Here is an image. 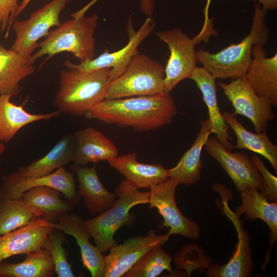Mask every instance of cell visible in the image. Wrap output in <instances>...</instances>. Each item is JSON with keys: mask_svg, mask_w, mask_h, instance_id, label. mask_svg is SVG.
Returning a JSON list of instances; mask_svg holds the SVG:
<instances>
[{"mask_svg": "<svg viewBox=\"0 0 277 277\" xmlns=\"http://www.w3.org/2000/svg\"><path fill=\"white\" fill-rule=\"evenodd\" d=\"M211 0H206V3L205 5V6L204 9V22L203 26V28H205L208 26H209L210 25H212L213 24L212 23V19H210L209 17V9L210 5Z\"/></svg>", "mask_w": 277, "mask_h": 277, "instance_id": "74e56055", "label": "cell"}, {"mask_svg": "<svg viewBox=\"0 0 277 277\" xmlns=\"http://www.w3.org/2000/svg\"><path fill=\"white\" fill-rule=\"evenodd\" d=\"M198 87L207 106L212 133L227 149L231 151L233 146L229 133V127L220 111L216 95L215 79L203 67L196 66L189 77Z\"/></svg>", "mask_w": 277, "mask_h": 277, "instance_id": "ffe728a7", "label": "cell"}, {"mask_svg": "<svg viewBox=\"0 0 277 277\" xmlns=\"http://www.w3.org/2000/svg\"><path fill=\"white\" fill-rule=\"evenodd\" d=\"M6 150V146L3 143L0 142V156L2 155Z\"/></svg>", "mask_w": 277, "mask_h": 277, "instance_id": "ab89813d", "label": "cell"}, {"mask_svg": "<svg viewBox=\"0 0 277 277\" xmlns=\"http://www.w3.org/2000/svg\"><path fill=\"white\" fill-rule=\"evenodd\" d=\"M169 236L168 233L158 235L155 230H150L146 236L131 238L122 244L113 246L105 256L103 277L123 276L144 254L154 247H161Z\"/></svg>", "mask_w": 277, "mask_h": 277, "instance_id": "4fadbf2b", "label": "cell"}, {"mask_svg": "<svg viewBox=\"0 0 277 277\" xmlns=\"http://www.w3.org/2000/svg\"><path fill=\"white\" fill-rule=\"evenodd\" d=\"M81 216L75 213L63 214L58 223H52L54 228L74 238L78 245L83 266L92 277H103L105 268V255L89 241V234L82 227Z\"/></svg>", "mask_w": 277, "mask_h": 277, "instance_id": "e0dca14e", "label": "cell"}, {"mask_svg": "<svg viewBox=\"0 0 277 277\" xmlns=\"http://www.w3.org/2000/svg\"><path fill=\"white\" fill-rule=\"evenodd\" d=\"M259 2L265 11L276 10L277 8V0H254Z\"/></svg>", "mask_w": 277, "mask_h": 277, "instance_id": "8d00e7d4", "label": "cell"}, {"mask_svg": "<svg viewBox=\"0 0 277 277\" xmlns=\"http://www.w3.org/2000/svg\"><path fill=\"white\" fill-rule=\"evenodd\" d=\"M251 160L260 172L263 180V188L260 191L269 202L277 199V178L265 166L263 161L258 156L253 155Z\"/></svg>", "mask_w": 277, "mask_h": 277, "instance_id": "836d02e7", "label": "cell"}, {"mask_svg": "<svg viewBox=\"0 0 277 277\" xmlns=\"http://www.w3.org/2000/svg\"><path fill=\"white\" fill-rule=\"evenodd\" d=\"M11 94H0V142L8 143L17 132L25 126L40 121H48L57 117L60 112L57 110L44 114L31 113L22 105L10 101Z\"/></svg>", "mask_w": 277, "mask_h": 277, "instance_id": "484cf974", "label": "cell"}, {"mask_svg": "<svg viewBox=\"0 0 277 277\" xmlns=\"http://www.w3.org/2000/svg\"><path fill=\"white\" fill-rule=\"evenodd\" d=\"M31 0H23L20 5H19L18 10L15 15V18H16L18 15L24 10L26 7Z\"/></svg>", "mask_w": 277, "mask_h": 277, "instance_id": "f35d334b", "label": "cell"}, {"mask_svg": "<svg viewBox=\"0 0 277 277\" xmlns=\"http://www.w3.org/2000/svg\"><path fill=\"white\" fill-rule=\"evenodd\" d=\"M74 145V134L63 136L45 155L6 176L2 184H12L40 177L64 167L72 162Z\"/></svg>", "mask_w": 277, "mask_h": 277, "instance_id": "9a60e30c", "label": "cell"}, {"mask_svg": "<svg viewBox=\"0 0 277 277\" xmlns=\"http://www.w3.org/2000/svg\"><path fill=\"white\" fill-rule=\"evenodd\" d=\"M264 45L255 44L252 58L245 75L254 91L277 106V54L267 57Z\"/></svg>", "mask_w": 277, "mask_h": 277, "instance_id": "2e32d148", "label": "cell"}, {"mask_svg": "<svg viewBox=\"0 0 277 277\" xmlns=\"http://www.w3.org/2000/svg\"><path fill=\"white\" fill-rule=\"evenodd\" d=\"M71 1L52 0L34 11L28 19L15 20L11 28L16 38L10 49L24 56L32 55L38 48L39 39L46 37L51 27L61 25L60 14Z\"/></svg>", "mask_w": 277, "mask_h": 277, "instance_id": "ba28073f", "label": "cell"}, {"mask_svg": "<svg viewBox=\"0 0 277 277\" xmlns=\"http://www.w3.org/2000/svg\"><path fill=\"white\" fill-rule=\"evenodd\" d=\"M74 136V165L85 166L90 162L108 161L118 156V151L114 144L93 127L79 130L75 132Z\"/></svg>", "mask_w": 277, "mask_h": 277, "instance_id": "ac0fdd59", "label": "cell"}, {"mask_svg": "<svg viewBox=\"0 0 277 277\" xmlns=\"http://www.w3.org/2000/svg\"><path fill=\"white\" fill-rule=\"evenodd\" d=\"M72 18L49 32L46 38L38 43L39 49L32 55L36 61L47 55L42 65L53 56L70 52L80 62L94 58L95 39L94 34L98 24V15H71Z\"/></svg>", "mask_w": 277, "mask_h": 277, "instance_id": "277c9868", "label": "cell"}, {"mask_svg": "<svg viewBox=\"0 0 277 277\" xmlns=\"http://www.w3.org/2000/svg\"><path fill=\"white\" fill-rule=\"evenodd\" d=\"M112 80L111 68L91 71L75 69L61 70L54 105L60 113L72 116L84 115L106 99Z\"/></svg>", "mask_w": 277, "mask_h": 277, "instance_id": "3957f363", "label": "cell"}, {"mask_svg": "<svg viewBox=\"0 0 277 277\" xmlns=\"http://www.w3.org/2000/svg\"><path fill=\"white\" fill-rule=\"evenodd\" d=\"M211 133L209 120H201L200 130L194 143L176 166L169 169V177L175 181L178 185H190L199 181L203 166L201 159L202 149Z\"/></svg>", "mask_w": 277, "mask_h": 277, "instance_id": "603a6c76", "label": "cell"}, {"mask_svg": "<svg viewBox=\"0 0 277 277\" xmlns=\"http://www.w3.org/2000/svg\"><path fill=\"white\" fill-rule=\"evenodd\" d=\"M107 162L138 189H149L169 177V169L160 164L140 163L135 153L117 156Z\"/></svg>", "mask_w": 277, "mask_h": 277, "instance_id": "44dd1931", "label": "cell"}, {"mask_svg": "<svg viewBox=\"0 0 277 277\" xmlns=\"http://www.w3.org/2000/svg\"><path fill=\"white\" fill-rule=\"evenodd\" d=\"M129 19L127 25L129 42L120 50L113 52L105 50L97 57L78 64H74L68 59L64 63V65L68 69L82 71L111 68L112 80L117 77L125 71L133 56L138 53V46L152 32L155 25L153 18L148 17L139 29L135 31Z\"/></svg>", "mask_w": 277, "mask_h": 277, "instance_id": "30bf717a", "label": "cell"}, {"mask_svg": "<svg viewBox=\"0 0 277 277\" xmlns=\"http://www.w3.org/2000/svg\"><path fill=\"white\" fill-rule=\"evenodd\" d=\"M156 35L170 51L164 68V92L169 93L182 81L189 78L198 62L195 45L207 42L210 37L200 32L190 38L178 28L157 32Z\"/></svg>", "mask_w": 277, "mask_h": 277, "instance_id": "52a82bcc", "label": "cell"}, {"mask_svg": "<svg viewBox=\"0 0 277 277\" xmlns=\"http://www.w3.org/2000/svg\"><path fill=\"white\" fill-rule=\"evenodd\" d=\"M35 218L22 197L0 199V235L26 225Z\"/></svg>", "mask_w": 277, "mask_h": 277, "instance_id": "4dcf8cb0", "label": "cell"}, {"mask_svg": "<svg viewBox=\"0 0 277 277\" xmlns=\"http://www.w3.org/2000/svg\"><path fill=\"white\" fill-rule=\"evenodd\" d=\"M266 11L255 3L251 28L249 34L238 44H232L215 53L200 49L197 51L201 63L215 79L244 76L252 58V48L256 44L265 45L269 31L266 24Z\"/></svg>", "mask_w": 277, "mask_h": 277, "instance_id": "7a4b0ae2", "label": "cell"}, {"mask_svg": "<svg viewBox=\"0 0 277 277\" xmlns=\"http://www.w3.org/2000/svg\"><path fill=\"white\" fill-rule=\"evenodd\" d=\"M52 222L37 217L29 224L0 236V263L13 255L26 254L42 248L54 228Z\"/></svg>", "mask_w": 277, "mask_h": 277, "instance_id": "5bb4252c", "label": "cell"}, {"mask_svg": "<svg viewBox=\"0 0 277 277\" xmlns=\"http://www.w3.org/2000/svg\"><path fill=\"white\" fill-rule=\"evenodd\" d=\"M53 228L46 238L42 248L48 250L51 256L54 272L58 277H74L65 250L63 246L64 236Z\"/></svg>", "mask_w": 277, "mask_h": 277, "instance_id": "d6a6232c", "label": "cell"}, {"mask_svg": "<svg viewBox=\"0 0 277 277\" xmlns=\"http://www.w3.org/2000/svg\"><path fill=\"white\" fill-rule=\"evenodd\" d=\"M163 66L148 55L137 53L125 71L112 80L106 99L150 96L164 92Z\"/></svg>", "mask_w": 277, "mask_h": 277, "instance_id": "8992f818", "label": "cell"}, {"mask_svg": "<svg viewBox=\"0 0 277 277\" xmlns=\"http://www.w3.org/2000/svg\"><path fill=\"white\" fill-rule=\"evenodd\" d=\"M204 146L208 154L227 173L239 192L248 187L262 191V176L246 154L232 152L214 137H209Z\"/></svg>", "mask_w": 277, "mask_h": 277, "instance_id": "7c38bea8", "label": "cell"}, {"mask_svg": "<svg viewBox=\"0 0 277 277\" xmlns=\"http://www.w3.org/2000/svg\"><path fill=\"white\" fill-rule=\"evenodd\" d=\"M114 193L117 199L108 209L94 218L82 220L81 223L102 253L116 245L114 239L116 231L131 222L133 217L130 209L136 205L149 203V191H140L126 179L117 185Z\"/></svg>", "mask_w": 277, "mask_h": 277, "instance_id": "5b68a950", "label": "cell"}, {"mask_svg": "<svg viewBox=\"0 0 277 277\" xmlns=\"http://www.w3.org/2000/svg\"><path fill=\"white\" fill-rule=\"evenodd\" d=\"M236 222L238 242L235 250L225 265L215 264L207 268V275L211 277H248L253 269L250 246V236Z\"/></svg>", "mask_w": 277, "mask_h": 277, "instance_id": "f1b7e54d", "label": "cell"}, {"mask_svg": "<svg viewBox=\"0 0 277 277\" xmlns=\"http://www.w3.org/2000/svg\"><path fill=\"white\" fill-rule=\"evenodd\" d=\"M172 258L161 246L154 247L144 254L125 273V277H155L164 270L172 272Z\"/></svg>", "mask_w": 277, "mask_h": 277, "instance_id": "1f68e13d", "label": "cell"}, {"mask_svg": "<svg viewBox=\"0 0 277 277\" xmlns=\"http://www.w3.org/2000/svg\"><path fill=\"white\" fill-rule=\"evenodd\" d=\"M61 194L53 188L36 186L25 191L21 197L36 217H41L53 223L73 209L71 205L61 199Z\"/></svg>", "mask_w": 277, "mask_h": 277, "instance_id": "4316f807", "label": "cell"}, {"mask_svg": "<svg viewBox=\"0 0 277 277\" xmlns=\"http://www.w3.org/2000/svg\"><path fill=\"white\" fill-rule=\"evenodd\" d=\"M259 190L248 187L240 192L242 204L235 209L233 218L239 221L244 214L246 219H260L266 223L271 232L270 250L277 238V204L276 202L270 203Z\"/></svg>", "mask_w": 277, "mask_h": 277, "instance_id": "d4e9b609", "label": "cell"}, {"mask_svg": "<svg viewBox=\"0 0 277 277\" xmlns=\"http://www.w3.org/2000/svg\"><path fill=\"white\" fill-rule=\"evenodd\" d=\"M54 272L51 254L43 248L27 254L22 262L0 263V277H51Z\"/></svg>", "mask_w": 277, "mask_h": 277, "instance_id": "f546056e", "label": "cell"}, {"mask_svg": "<svg viewBox=\"0 0 277 277\" xmlns=\"http://www.w3.org/2000/svg\"><path fill=\"white\" fill-rule=\"evenodd\" d=\"M179 185L169 177L149 188V208H155L164 222L160 228H169L168 234H180L187 239H196L200 228L195 222L184 216L177 207L175 193Z\"/></svg>", "mask_w": 277, "mask_h": 277, "instance_id": "8fae6325", "label": "cell"}, {"mask_svg": "<svg viewBox=\"0 0 277 277\" xmlns=\"http://www.w3.org/2000/svg\"><path fill=\"white\" fill-rule=\"evenodd\" d=\"M217 85L232 104L233 113L248 118L255 132L266 131L269 122L275 120L270 102L254 91L245 76L228 84L219 82Z\"/></svg>", "mask_w": 277, "mask_h": 277, "instance_id": "9c48e42d", "label": "cell"}, {"mask_svg": "<svg viewBox=\"0 0 277 277\" xmlns=\"http://www.w3.org/2000/svg\"><path fill=\"white\" fill-rule=\"evenodd\" d=\"M97 0L91 1L92 4ZM140 10L147 15L148 17H151L154 8V2L153 0H140Z\"/></svg>", "mask_w": 277, "mask_h": 277, "instance_id": "d590c367", "label": "cell"}, {"mask_svg": "<svg viewBox=\"0 0 277 277\" xmlns=\"http://www.w3.org/2000/svg\"><path fill=\"white\" fill-rule=\"evenodd\" d=\"M177 109L169 93L150 96L105 99L84 116L137 131L155 130L170 123Z\"/></svg>", "mask_w": 277, "mask_h": 277, "instance_id": "6da1fadb", "label": "cell"}, {"mask_svg": "<svg viewBox=\"0 0 277 277\" xmlns=\"http://www.w3.org/2000/svg\"><path fill=\"white\" fill-rule=\"evenodd\" d=\"M35 62L32 55H23L0 43V94H18L21 82L34 73Z\"/></svg>", "mask_w": 277, "mask_h": 277, "instance_id": "cb8c5ba5", "label": "cell"}, {"mask_svg": "<svg viewBox=\"0 0 277 277\" xmlns=\"http://www.w3.org/2000/svg\"><path fill=\"white\" fill-rule=\"evenodd\" d=\"M36 186H46L56 189L74 205H76L81 199L75 190L73 174L64 167H61L51 173L40 177L12 184H2L0 199L21 197L25 191Z\"/></svg>", "mask_w": 277, "mask_h": 277, "instance_id": "d6986e66", "label": "cell"}, {"mask_svg": "<svg viewBox=\"0 0 277 277\" xmlns=\"http://www.w3.org/2000/svg\"><path fill=\"white\" fill-rule=\"evenodd\" d=\"M222 114L225 123L236 136L233 148L246 149L263 156L276 172L277 146L270 141L266 131L252 132L240 123L233 113L225 111Z\"/></svg>", "mask_w": 277, "mask_h": 277, "instance_id": "83f0119b", "label": "cell"}, {"mask_svg": "<svg viewBox=\"0 0 277 277\" xmlns=\"http://www.w3.org/2000/svg\"><path fill=\"white\" fill-rule=\"evenodd\" d=\"M74 166L78 183L77 192L80 197L83 198L90 213L100 214L108 209L114 203L117 195L108 191L102 183L96 166L91 167Z\"/></svg>", "mask_w": 277, "mask_h": 277, "instance_id": "7402d4cb", "label": "cell"}, {"mask_svg": "<svg viewBox=\"0 0 277 277\" xmlns=\"http://www.w3.org/2000/svg\"><path fill=\"white\" fill-rule=\"evenodd\" d=\"M19 5L17 0H0V29L3 32L6 29L5 38L15 20V15Z\"/></svg>", "mask_w": 277, "mask_h": 277, "instance_id": "e575fe53", "label": "cell"}]
</instances>
